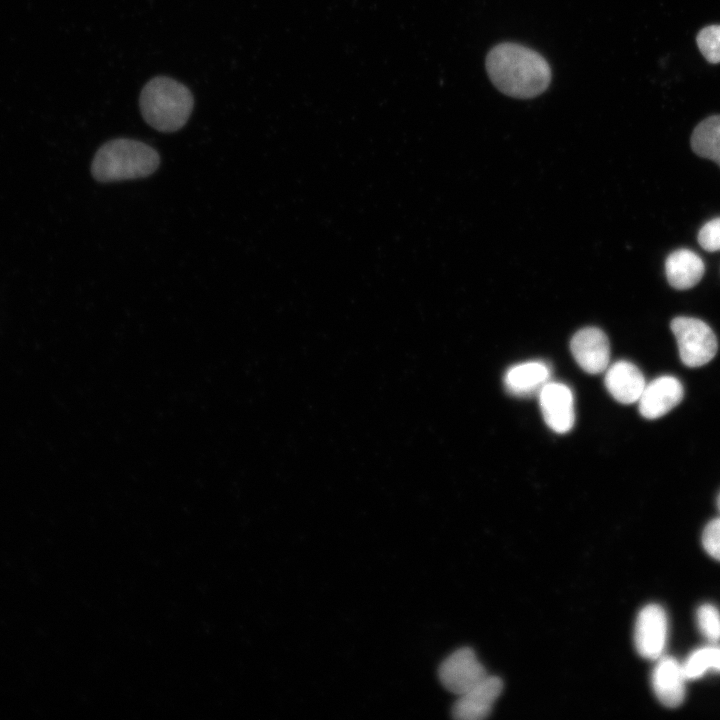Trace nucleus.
Returning <instances> with one entry per match:
<instances>
[{
	"label": "nucleus",
	"instance_id": "nucleus-1",
	"mask_svg": "<svg viewBox=\"0 0 720 720\" xmlns=\"http://www.w3.org/2000/svg\"><path fill=\"white\" fill-rule=\"evenodd\" d=\"M487 73L502 93L516 98H532L543 93L551 82L546 59L521 44L504 42L486 57Z\"/></svg>",
	"mask_w": 720,
	"mask_h": 720
},
{
	"label": "nucleus",
	"instance_id": "nucleus-2",
	"mask_svg": "<svg viewBox=\"0 0 720 720\" xmlns=\"http://www.w3.org/2000/svg\"><path fill=\"white\" fill-rule=\"evenodd\" d=\"M160 163L157 151L133 139L118 138L103 144L96 152L91 173L98 182L143 178L154 173Z\"/></svg>",
	"mask_w": 720,
	"mask_h": 720
},
{
	"label": "nucleus",
	"instance_id": "nucleus-3",
	"mask_svg": "<svg viewBox=\"0 0 720 720\" xmlns=\"http://www.w3.org/2000/svg\"><path fill=\"white\" fill-rule=\"evenodd\" d=\"M144 120L161 132L182 128L193 109L189 89L171 78L156 77L142 89L139 99Z\"/></svg>",
	"mask_w": 720,
	"mask_h": 720
},
{
	"label": "nucleus",
	"instance_id": "nucleus-4",
	"mask_svg": "<svg viewBox=\"0 0 720 720\" xmlns=\"http://www.w3.org/2000/svg\"><path fill=\"white\" fill-rule=\"evenodd\" d=\"M671 330L677 341L679 356L684 365L700 367L711 361L717 353L718 342L712 329L704 321L679 316L671 321Z\"/></svg>",
	"mask_w": 720,
	"mask_h": 720
},
{
	"label": "nucleus",
	"instance_id": "nucleus-5",
	"mask_svg": "<svg viewBox=\"0 0 720 720\" xmlns=\"http://www.w3.org/2000/svg\"><path fill=\"white\" fill-rule=\"evenodd\" d=\"M668 635V619L658 604H648L639 612L634 627V644L638 654L649 660H657L665 650Z\"/></svg>",
	"mask_w": 720,
	"mask_h": 720
},
{
	"label": "nucleus",
	"instance_id": "nucleus-6",
	"mask_svg": "<svg viewBox=\"0 0 720 720\" xmlns=\"http://www.w3.org/2000/svg\"><path fill=\"white\" fill-rule=\"evenodd\" d=\"M438 675L442 685L457 696L470 690L488 676L486 669L470 648H460L440 665Z\"/></svg>",
	"mask_w": 720,
	"mask_h": 720
},
{
	"label": "nucleus",
	"instance_id": "nucleus-7",
	"mask_svg": "<svg viewBox=\"0 0 720 720\" xmlns=\"http://www.w3.org/2000/svg\"><path fill=\"white\" fill-rule=\"evenodd\" d=\"M538 396L547 426L557 433L570 431L575 422L574 396L571 389L563 383L549 381Z\"/></svg>",
	"mask_w": 720,
	"mask_h": 720
},
{
	"label": "nucleus",
	"instance_id": "nucleus-8",
	"mask_svg": "<svg viewBox=\"0 0 720 720\" xmlns=\"http://www.w3.org/2000/svg\"><path fill=\"white\" fill-rule=\"evenodd\" d=\"M571 353L577 364L589 374L604 372L610 360V345L606 334L596 327L577 331L570 341Z\"/></svg>",
	"mask_w": 720,
	"mask_h": 720
},
{
	"label": "nucleus",
	"instance_id": "nucleus-9",
	"mask_svg": "<svg viewBox=\"0 0 720 720\" xmlns=\"http://www.w3.org/2000/svg\"><path fill=\"white\" fill-rule=\"evenodd\" d=\"M503 682L499 677L486 676L470 690L459 695L452 707V716L458 720H481L492 711L501 694Z\"/></svg>",
	"mask_w": 720,
	"mask_h": 720
},
{
	"label": "nucleus",
	"instance_id": "nucleus-10",
	"mask_svg": "<svg viewBox=\"0 0 720 720\" xmlns=\"http://www.w3.org/2000/svg\"><path fill=\"white\" fill-rule=\"evenodd\" d=\"M681 382L674 376H660L645 385L639 399V412L647 419H657L677 406L683 398Z\"/></svg>",
	"mask_w": 720,
	"mask_h": 720
},
{
	"label": "nucleus",
	"instance_id": "nucleus-11",
	"mask_svg": "<svg viewBox=\"0 0 720 720\" xmlns=\"http://www.w3.org/2000/svg\"><path fill=\"white\" fill-rule=\"evenodd\" d=\"M651 674V685L657 699L666 707L675 708L682 704L688 680L682 663L662 655L658 658Z\"/></svg>",
	"mask_w": 720,
	"mask_h": 720
},
{
	"label": "nucleus",
	"instance_id": "nucleus-12",
	"mask_svg": "<svg viewBox=\"0 0 720 720\" xmlns=\"http://www.w3.org/2000/svg\"><path fill=\"white\" fill-rule=\"evenodd\" d=\"M605 371V386L615 400L623 404L638 401L646 382L636 365L621 360L608 366Z\"/></svg>",
	"mask_w": 720,
	"mask_h": 720
},
{
	"label": "nucleus",
	"instance_id": "nucleus-13",
	"mask_svg": "<svg viewBox=\"0 0 720 720\" xmlns=\"http://www.w3.org/2000/svg\"><path fill=\"white\" fill-rule=\"evenodd\" d=\"M550 366L543 361H527L510 367L504 375L506 390L518 397L539 394L550 381Z\"/></svg>",
	"mask_w": 720,
	"mask_h": 720
},
{
	"label": "nucleus",
	"instance_id": "nucleus-14",
	"mask_svg": "<svg viewBox=\"0 0 720 720\" xmlns=\"http://www.w3.org/2000/svg\"><path fill=\"white\" fill-rule=\"evenodd\" d=\"M705 271L703 260L689 249H678L665 261V273L669 284L678 290L694 287Z\"/></svg>",
	"mask_w": 720,
	"mask_h": 720
},
{
	"label": "nucleus",
	"instance_id": "nucleus-15",
	"mask_svg": "<svg viewBox=\"0 0 720 720\" xmlns=\"http://www.w3.org/2000/svg\"><path fill=\"white\" fill-rule=\"evenodd\" d=\"M691 147L698 156L720 166V115L709 116L695 127L691 135Z\"/></svg>",
	"mask_w": 720,
	"mask_h": 720
},
{
	"label": "nucleus",
	"instance_id": "nucleus-16",
	"mask_svg": "<svg viewBox=\"0 0 720 720\" xmlns=\"http://www.w3.org/2000/svg\"><path fill=\"white\" fill-rule=\"evenodd\" d=\"M682 665L688 680L698 679L708 671L720 672V646L711 644L695 649Z\"/></svg>",
	"mask_w": 720,
	"mask_h": 720
},
{
	"label": "nucleus",
	"instance_id": "nucleus-17",
	"mask_svg": "<svg viewBox=\"0 0 720 720\" xmlns=\"http://www.w3.org/2000/svg\"><path fill=\"white\" fill-rule=\"evenodd\" d=\"M696 622L700 633L712 643L720 640V612L710 603L702 604L696 612Z\"/></svg>",
	"mask_w": 720,
	"mask_h": 720
},
{
	"label": "nucleus",
	"instance_id": "nucleus-18",
	"mask_svg": "<svg viewBox=\"0 0 720 720\" xmlns=\"http://www.w3.org/2000/svg\"><path fill=\"white\" fill-rule=\"evenodd\" d=\"M696 42L708 62L720 63V25H709L701 29Z\"/></svg>",
	"mask_w": 720,
	"mask_h": 720
},
{
	"label": "nucleus",
	"instance_id": "nucleus-19",
	"mask_svg": "<svg viewBox=\"0 0 720 720\" xmlns=\"http://www.w3.org/2000/svg\"><path fill=\"white\" fill-rule=\"evenodd\" d=\"M697 239L704 250L720 251V217L706 222L699 230Z\"/></svg>",
	"mask_w": 720,
	"mask_h": 720
},
{
	"label": "nucleus",
	"instance_id": "nucleus-20",
	"mask_svg": "<svg viewBox=\"0 0 720 720\" xmlns=\"http://www.w3.org/2000/svg\"><path fill=\"white\" fill-rule=\"evenodd\" d=\"M702 544L706 552L720 561V517L711 520L702 535Z\"/></svg>",
	"mask_w": 720,
	"mask_h": 720
},
{
	"label": "nucleus",
	"instance_id": "nucleus-21",
	"mask_svg": "<svg viewBox=\"0 0 720 720\" xmlns=\"http://www.w3.org/2000/svg\"><path fill=\"white\" fill-rule=\"evenodd\" d=\"M717 506H718V509L720 510V494L718 495V498H717Z\"/></svg>",
	"mask_w": 720,
	"mask_h": 720
}]
</instances>
